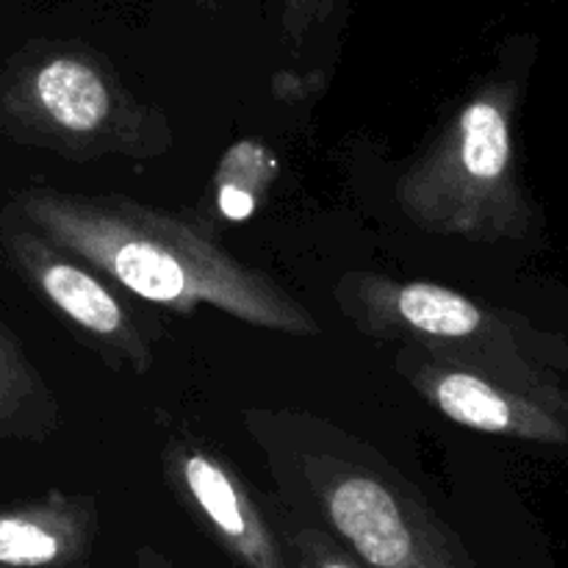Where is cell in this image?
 Wrapping results in <instances>:
<instances>
[{
  "mask_svg": "<svg viewBox=\"0 0 568 568\" xmlns=\"http://www.w3.org/2000/svg\"><path fill=\"white\" fill-rule=\"evenodd\" d=\"M17 214L67 253L148 303L178 314L200 305L288 336H316L314 314L281 283L214 242L200 225L120 194L26 189Z\"/></svg>",
  "mask_w": 568,
  "mask_h": 568,
  "instance_id": "obj_1",
  "label": "cell"
},
{
  "mask_svg": "<svg viewBox=\"0 0 568 568\" xmlns=\"http://www.w3.org/2000/svg\"><path fill=\"white\" fill-rule=\"evenodd\" d=\"M292 514L325 527L366 568H480L419 488L369 444L300 410H244Z\"/></svg>",
  "mask_w": 568,
  "mask_h": 568,
  "instance_id": "obj_2",
  "label": "cell"
},
{
  "mask_svg": "<svg viewBox=\"0 0 568 568\" xmlns=\"http://www.w3.org/2000/svg\"><path fill=\"white\" fill-rule=\"evenodd\" d=\"M333 297L366 336L410 344L568 405L560 383L568 369V344L510 311L442 283L397 281L377 272H344Z\"/></svg>",
  "mask_w": 568,
  "mask_h": 568,
  "instance_id": "obj_3",
  "label": "cell"
},
{
  "mask_svg": "<svg viewBox=\"0 0 568 568\" xmlns=\"http://www.w3.org/2000/svg\"><path fill=\"white\" fill-rule=\"evenodd\" d=\"M0 125L20 142L70 161L159 159L175 144L172 122L128 89L87 44H42L0 78Z\"/></svg>",
  "mask_w": 568,
  "mask_h": 568,
  "instance_id": "obj_4",
  "label": "cell"
},
{
  "mask_svg": "<svg viewBox=\"0 0 568 568\" xmlns=\"http://www.w3.org/2000/svg\"><path fill=\"white\" fill-rule=\"evenodd\" d=\"M516 100L514 81H486L405 166L394 200L416 227L469 242L530 233L536 211L516 170Z\"/></svg>",
  "mask_w": 568,
  "mask_h": 568,
  "instance_id": "obj_5",
  "label": "cell"
},
{
  "mask_svg": "<svg viewBox=\"0 0 568 568\" xmlns=\"http://www.w3.org/2000/svg\"><path fill=\"white\" fill-rule=\"evenodd\" d=\"M3 244L11 264L31 283L33 292L64 316L72 331L81 333L111 364L144 375L153 366V349L139 331L136 316L100 277L98 270L78 255L50 242L44 233L28 225L20 214L6 222Z\"/></svg>",
  "mask_w": 568,
  "mask_h": 568,
  "instance_id": "obj_6",
  "label": "cell"
},
{
  "mask_svg": "<svg viewBox=\"0 0 568 568\" xmlns=\"http://www.w3.org/2000/svg\"><path fill=\"white\" fill-rule=\"evenodd\" d=\"M164 477L189 516L242 568H294L281 527L264 514L236 466L209 444L170 436Z\"/></svg>",
  "mask_w": 568,
  "mask_h": 568,
  "instance_id": "obj_7",
  "label": "cell"
},
{
  "mask_svg": "<svg viewBox=\"0 0 568 568\" xmlns=\"http://www.w3.org/2000/svg\"><path fill=\"white\" fill-rule=\"evenodd\" d=\"M394 366L438 416L466 430L530 444H568L566 403L521 392L410 344H399Z\"/></svg>",
  "mask_w": 568,
  "mask_h": 568,
  "instance_id": "obj_8",
  "label": "cell"
},
{
  "mask_svg": "<svg viewBox=\"0 0 568 568\" xmlns=\"http://www.w3.org/2000/svg\"><path fill=\"white\" fill-rule=\"evenodd\" d=\"M94 536V499L50 491L0 514V568H89Z\"/></svg>",
  "mask_w": 568,
  "mask_h": 568,
  "instance_id": "obj_9",
  "label": "cell"
},
{
  "mask_svg": "<svg viewBox=\"0 0 568 568\" xmlns=\"http://www.w3.org/2000/svg\"><path fill=\"white\" fill-rule=\"evenodd\" d=\"M61 408L20 344L0 325V436L44 442L59 430Z\"/></svg>",
  "mask_w": 568,
  "mask_h": 568,
  "instance_id": "obj_10",
  "label": "cell"
},
{
  "mask_svg": "<svg viewBox=\"0 0 568 568\" xmlns=\"http://www.w3.org/2000/svg\"><path fill=\"white\" fill-rule=\"evenodd\" d=\"M281 161L275 150L261 139H239L216 164L209 189V214L216 222H247L264 205L266 192L275 183Z\"/></svg>",
  "mask_w": 568,
  "mask_h": 568,
  "instance_id": "obj_11",
  "label": "cell"
},
{
  "mask_svg": "<svg viewBox=\"0 0 568 568\" xmlns=\"http://www.w3.org/2000/svg\"><path fill=\"white\" fill-rule=\"evenodd\" d=\"M277 527H281L294 568H366L325 527L314 525L292 510L277 521Z\"/></svg>",
  "mask_w": 568,
  "mask_h": 568,
  "instance_id": "obj_12",
  "label": "cell"
},
{
  "mask_svg": "<svg viewBox=\"0 0 568 568\" xmlns=\"http://www.w3.org/2000/svg\"><path fill=\"white\" fill-rule=\"evenodd\" d=\"M338 0H283V39L288 48H303L311 33L325 26Z\"/></svg>",
  "mask_w": 568,
  "mask_h": 568,
  "instance_id": "obj_13",
  "label": "cell"
},
{
  "mask_svg": "<svg viewBox=\"0 0 568 568\" xmlns=\"http://www.w3.org/2000/svg\"><path fill=\"white\" fill-rule=\"evenodd\" d=\"M136 568H172V566L166 564V560L161 558V555L155 552L153 547H142V549H139Z\"/></svg>",
  "mask_w": 568,
  "mask_h": 568,
  "instance_id": "obj_14",
  "label": "cell"
}]
</instances>
